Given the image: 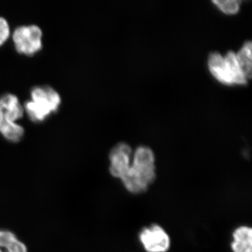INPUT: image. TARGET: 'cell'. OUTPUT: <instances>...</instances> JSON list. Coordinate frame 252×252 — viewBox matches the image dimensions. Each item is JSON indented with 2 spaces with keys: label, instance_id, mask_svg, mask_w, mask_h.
<instances>
[{
  "label": "cell",
  "instance_id": "5bb4252c",
  "mask_svg": "<svg viewBox=\"0 0 252 252\" xmlns=\"http://www.w3.org/2000/svg\"><path fill=\"white\" fill-rule=\"evenodd\" d=\"M10 34L9 23L4 18L0 17V46L7 40Z\"/></svg>",
  "mask_w": 252,
  "mask_h": 252
},
{
  "label": "cell",
  "instance_id": "277c9868",
  "mask_svg": "<svg viewBox=\"0 0 252 252\" xmlns=\"http://www.w3.org/2000/svg\"><path fill=\"white\" fill-rule=\"evenodd\" d=\"M139 238L147 252H167L170 249V237L159 225L145 227L141 230Z\"/></svg>",
  "mask_w": 252,
  "mask_h": 252
},
{
  "label": "cell",
  "instance_id": "8992f818",
  "mask_svg": "<svg viewBox=\"0 0 252 252\" xmlns=\"http://www.w3.org/2000/svg\"><path fill=\"white\" fill-rule=\"evenodd\" d=\"M24 109L15 94H6L0 97V119L16 123L23 117Z\"/></svg>",
  "mask_w": 252,
  "mask_h": 252
},
{
  "label": "cell",
  "instance_id": "5b68a950",
  "mask_svg": "<svg viewBox=\"0 0 252 252\" xmlns=\"http://www.w3.org/2000/svg\"><path fill=\"white\" fill-rule=\"evenodd\" d=\"M132 149L128 144L121 142L115 146L109 154V172L113 177L122 180L130 165Z\"/></svg>",
  "mask_w": 252,
  "mask_h": 252
},
{
  "label": "cell",
  "instance_id": "8fae6325",
  "mask_svg": "<svg viewBox=\"0 0 252 252\" xmlns=\"http://www.w3.org/2000/svg\"><path fill=\"white\" fill-rule=\"evenodd\" d=\"M224 57L225 63L228 66V69L233 79V84L238 85H245L248 83V79L244 76L240 64H239L238 59H237L236 54L233 51H229Z\"/></svg>",
  "mask_w": 252,
  "mask_h": 252
},
{
  "label": "cell",
  "instance_id": "7c38bea8",
  "mask_svg": "<svg viewBox=\"0 0 252 252\" xmlns=\"http://www.w3.org/2000/svg\"><path fill=\"white\" fill-rule=\"evenodd\" d=\"M0 133L11 142H18L24 135V128L16 123L6 122L0 119Z\"/></svg>",
  "mask_w": 252,
  "mask_h": 252
},
{
  "label": "cell",
  "instance_id": "4fadbf2b",
  "mask_svg": "<svg viewBox=\"0 0 252 252\" xmlns=\"http://www.w3.org/2000/svg\"><path fill=\"white\" fill-rule=\"evenodd\" d=\"M217 7L225 13L232 14L238 12L241 1L239 0H214L212 1Z\"/></svg>",
  "mask_w": 252,
  "mask_h": 252
},
{
  "label": "cell",
  "instance_id": "7a4b0ae2",
  "mask_svg": "<svg viewBox=\"0 0 252 252\" xmlns=\"http://www.w3.org/2000/svg\"><path fill=\"white\" fill-rule=\"evenodd\" d=\"M61 104V97L50 86H36L31 91V99L26 102L24 110L33 122H41L56 112Z\"/></svg>",
  "mask_w": 252,
  "mask_h": 252
},
{
  "label": "cell",
  "instance_id": "3957f363",
  "mask_svg": "<svg viewBox=\"0 0 252 252\" xmlns=\"http://www.w3.org/2000/svg\"><path fill=\"white\" fill-rule=\"evenodd\" d=\"M41 38L42 32L35 25L21 26L13 33L16 51L26 56H32L40 51L42 47Z\"/></svg>",
  "mask_w": 252,
  "mask_h": 252
},
{
  "label": "cell",
  "instance_id": "6da1fadb",
  "mask_svg": "<svg viewBox=\"0 0 252 252\" xmlns=\"http://www.w3.org/2000/svg\"><path fill=\"white\" fill-rule=\"evenodd\" d=\"M155 157L149 147L140 146L134 154L133 161L122 179L125 188L130 193H143L156 180Z\"/></svg>",
  "mask_w": 252,
  "mask_h": 252
},
{
  "label": "cell",
  "instance_id": "ba28073f",
  "mask_svg": "<svg viewBox=\"0 0 252 252\" xmlns=\"http://www.w3.org/2000/svg\"><path fill=\"white\" fill-rule=\"evenodd\" d=\"M231 248L233 252H252V230L248 226H240L233 232Z\"/></svg>",
  "mask_w": 252,
  "mask_h": 252
},
{
  "label": "cell",
  "instance_id": "30bf717a",
  "mask_svg": "<svg viewBox=\"0 0 252 252\" xmlns=\"http://www.w3.org/2000/svg\"><path fill=\"white\" fill-rule=\"evenodd\" d=\"M252 41H248L243 44L236 54L240 69L247 79H251L252 72Z\"/></svg>",
  "mask_w": 252,
  "mask_h": 252
},
{
  "label": "cell",
  "instance_id": "9c48e42d",
  "mask_svg": "<svg viewBox=\"0 0 252 252\" xmlns=\"http://www.w3.org/2000/svg\"><path fill=\"white\" fill-rule=\"evenodd\" d=\"M0 252H28V250L13 232L0 229Z\"/></svg>",
  "mask_w": 252,
  "mask_h": 252
},
{
  "label": "cell",
  "instance_id": "52a82bcc",
  "mask_svg": "<svg viewBox=\"0 0 252 252\" xmlns=\"http://www.w3.org/2000/svg\"><path fill=\"white\" fill-rule=\"evenodd\" d=\"M209 69L213 77L227 85L233 84V79L225 63L224 57L218 52H212L208 57Z\"/></svg>",
  "mask_w": 252,
  "mask_h": 252
}]
</instances>
